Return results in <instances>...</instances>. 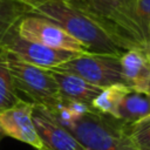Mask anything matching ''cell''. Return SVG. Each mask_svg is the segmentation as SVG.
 <instances>
[{
  "mask_svg": "<svg viewBox=\"0 0 150 150\" xmlns=\"http://www.w3.org/2000/svg\"><path fill=\"white\" fill-rule=\"evenodd\" d=\"M21 97L18 95L7 64V52L0 47V111L15 105Z\"/></svg>",
  "mask_w": 150,
  "mask_h": 150,
  "instance_id": "obj_15",
  "label": "cell"
},
{
  "mask_svg": "<svg viewBox=\"0 0 150 150\" xmlns=\"http://www.w3.org/2000/svg\"><path fill=\"white\" fill-rule=\"evenodd\" d=\"M16 30L21 38L49 48L63 49L77 54H89L82 43L55 23L41 16L26 15L16 25Z\"/></svg>",
  "mask_w": 150,
  "mask_h": 150,
  "instance_id": "obj_7",
  "label": "cell"
},
{
  "mask_svg": "<svg viewBox=\"0 0 150 150\" xmlns=\"http://www.w3.org/2000/svg\"><path fill=\"white\" fill-rule=\"evenodd\" d=\"M135 11L137 18L145 28L150 40V0H136Z\"/></svg>",
  "mask_w": 150,
  "mask_h": 150,
  "instance_id": "obj_17",
  "label": "cell"
},
{
  "mask_svg": "<svg viewBox=\"0 0 150 150\" xmlns=\"http://www.w3.org/2000/svg\"><path fill=\"white\" fill-rule=\"evenodd\" d=\"M125 86H111L103 88L91 103L94 110L118 118V108L124 94L129 90Z\"/></svg>",
  "mask_w": 150,
  "mask_h": 150,
  "instance_id": "obj_13",
  "label": "cell"
},
{
  "mask_svg": "<svg viewBox=\"0 0 150 150\" xmlns=\"http://www.w3.org/2000/svg\"><path fill=\"white\" fill-rule=\"evenodd\" d=\"M142 50H143V53H144V54H145V55H146V56L150 59V40H149V41H148V42H146V43L143 46Z\"/></svg>",
  "mask_w": 150,
  "mask_h": 150,
  "instance_id": "obj_19",
  "label": "cell"
},
{
  "mask_svg": "<svg viewBox=\"0 0 150 150\" xmlns=\"http://www.w3.org/2000/svg\"><path fill=\"white\" fill-rule=\"evenodd\" d=\"M29 8L20 0H0V43L6 34L28 15Z\"/></svg>",
  "mask_w": 150,
  "mask_h": 150,
  "instance_id": "obj_14",
  "label": "cell"
},
{
  "mask_svg": "<svg viewBox=\"0 0 150 150\" xmlns=\"http://www.w3.org/2000/svg\"><path fill=\"white\" fill-rule=\"evenodd\" d=\"M127 128L138 150H150V117L127 125Z\"/></svg>",
  "mask_w": 150,
  "mask_h": 150,
  "instance_id": "obj_16",
  "label": "cell"
},
{
  "mask_svg": "<svg viewBox=\"0 0 150 150\" xmlns=\"http://www.w3.org/2000/svg\"><path fill=\"white\" fill-rule=\"evenodd\" d=\"M59 88L62 101L66 102H80L91 107L95 97L102 91L103 88L94 86L77 75L61 71L57 69H49ZM93 108V107H91Z\"/></svg>",
  "mask_w": 150,
  "mask_h": 150,
  "instance_id": "obj_10",
  "label": "cell"
},
{
  "mask_svg": "<svg viewBox=\"0 0 150 150\" xmlns=\"http://www.w3.org/2000/svg\"><path fill=\"white\" fill-rule=\"evenodd\" d=\"M33 122L43 150H86L71 132L55 120L49 109L34 105Z\"/></svg>",
  "mask_w": 150,
  "mask_h": 150,
  "instance_id": "obj_9",
  "label": "cell"
},
{
  "mask_svg": "<svg viewBox=\"0 0 150 150\" xmlns=\"http://www.w3.org/2000/svg\"><path fill=\"white\" fill-rule=\"evenodd\" d=\"M33 108L34 104L21 98L12 108L0 111V137L7 136L43 150L33 122Z\"/></svg>",
  "mask_w": 150,
  "mask_h": 150,
  "instance_id": "obj_8",
  "label": "cell"
},
{
  "mask_svg": "<svg viewBox=\"0 0 150 150\" xmlns=\"http://www.w3.org/2000/svg\"><path fill=\"white\" fill-rule=\"evenodd\" d=\"M0 47L7 53L13 54L18 59L47 69L56 68L69 60L76 57L77 54L74 52H68L63 49H54L46 47L43 45L28 41L21 38L16 30V26H14L2 39Z\"/></svg>",
  "mask_w": 150,
  "mask_h": 150,
  "instance_id": "obj_6",
  "label": "cell"
},
{
  "mask_svg": "<svg viewBox=\"0 0 150 150\" xmlns=\"http://www.w3.org/2000/svg\"><path fill=\"white\" fill-rule=\"evenodd\" d=\"M122 73L127 87L150 94L149 59L141 49H130L121 56Z\"/></svg>",
  "mask_w": 150,
  "mask_h": 150,
  "instance_id": "obj_11",
  "label": "cell"
},
{
  "mask_svg": "<svg viewBox=\"0 0 150 150\" xmlns=\"http://www.w3.org/2000/svg\"><path fill=\"white\" fill-rule=\"evenodd\" d=\"M20 1H22L23 4H26L30 8H33V7H36V6H40V5L45 4V2H47L48 0H20Z\"/></svg>",
  "mask_w": 150,
  "mask_h": 150,
  "instance_id": "obj_18",
  "label": "cell"
},
{
  "mask_svg": "<svg viewBox=\"0 0 150 150\" xmlns=\"http://www.w3.org/2000/svg\"><path fill=\"white\" fill-rule=\"evenodd\" d=\"M81 13L124 49H141L149 35L136 15V0H60Z\"/></svg>",
  "mask_w": 150,
  "mask_h": 150,
  "instance_id": "obj_1",
  "label": "cell"
},
{
  "mask_svg": "<svg viewBox=\"0 0 150 150\" xmlns=\"http://www.w3.org/2000/svg\"><path fill=\"white\" fill-rule=\"evenodd\" d=\"M28 15L41 16L55 23L82 43L89 54L122 56L128 52L101 27L60 0H48L40 6L29 8Z\"/></svg>",
  "mask_w": 150,
  "mask_h": 150,
  "instance_id": "obj_2",
  "label": "cell"
},
{
  "mask_svg": "<svg viewBox=\"0 0 150 150\" xmlns=\"http://www.w3.org/2000/svg\"><path fill=\"white\" fill-rule=\"evenodd\" d=\"M80 76L100 88L125 86L122 73L121 56L108 54H82L54 68Z\"/></svg>",
  "mask_w": 150,
  "mask_h": 150,
  "instance_id": "obj_5",
  "label": "cell"
},
{
  "mask_svg": "<svg viewBox=\"0 0 150 150\" xmlns=\"http://www.w3.org/2000/svg\"><path fill=\"white\" fill-rule=\"evenodd\" d=\"M62 127L86 150H138L123 122L94 109Z\"/></svg>",
  "mask_w": 150,
  "mask_h": 150,
  "instance_id": "obj_3",
  "label": "cell"
},
{
  "mask_svg": "<svg viewBox=\"0 0 150 150\" xmlns=\"http://www.w3.org/2000/svg\"><path fill=\"white\" fill-rule=\"evenodd\" d=\"M149 59V57H148ZM149 77H150V59H149Z\"/></svg>",
  "mask_w": 150,
  "mask_h": 150,
  "instance_id": "obj_20",
  "label": "cell"
},
{
  "mask_svg": "<svg viewBox=\"0 0 150 150\" xmlns=\"http://www.w3.org/2000/svg\"><path fill=\"white\" fill-rule=\"evenodd\" d=\"M7 64L13 86L34 105H41L49 110L56 109L62 98L57 84L49 69L27 63L11 53H7ZM20 96V95H19Z\"/></svg>",
  "mask_w": 150,
  "mask_h": 150,
  "instance_id": "obj_4",
  "label": "cell"
},
{
  "mask_svg": "<svg viewBox=\"0 0 150 150\" xmlns=\"http://www.w3.org/2000/svg\"><path fill=\"white\" fill-rule=\"evenodd\" d=\"M150 117V94L129 89L120 104L118 120L125 125H131Z\"/></svg>",
  "mask_w": 150,
  "mask_h": 150,
  "instance_id": "obj_12",
  "label": "cell"
}]
</instances>
